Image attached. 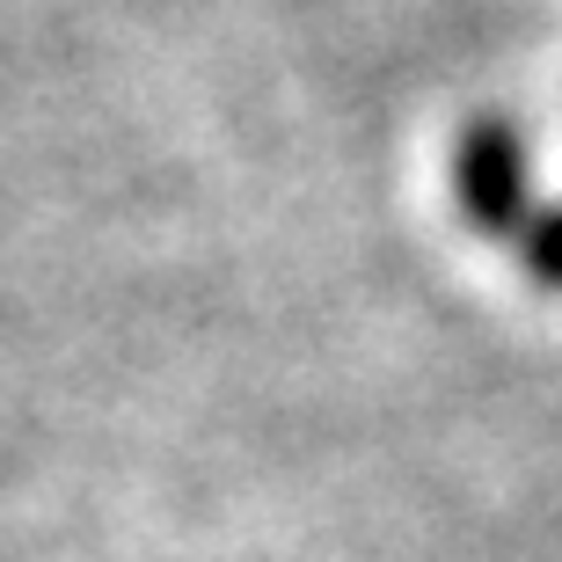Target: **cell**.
I'll use <instances>...</instances> for the list:
<instances>
[{
	"instance_id": "2",
	"label": "cell",
	"mask_w": 562,
	"mask_h": 562,
	"mask_svg": "<svg viewBox=\"0 0 562 562\" xmlns=\"http://www.w3.org/2000/svg\"><path fill=\"white\" fill-rule=\"evenodd\" d=\"M519 249H526V271L541 278V285H562V212H533Z\"/></svg>"
},
{
	"instance_id": "1",
	"label": "cell",
	"mask_w": 562,
	"mask_h": 562,
	"mask_svg": "<svg viewBox=\"0 0 562 562\" xmlns=\"http://www.w3.org/2000/svg\"><path fill=\"white\" fill-rule=\"evenodd\" d=\"M453 183H460V212L497 241H526L533 212H526V146L512 125L475 117L453 146Z\"/></svg>"
}]
</instances>
